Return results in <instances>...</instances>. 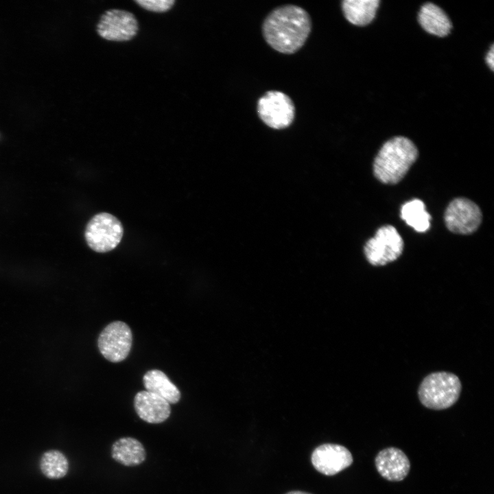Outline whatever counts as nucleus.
Returning <instances> with one entry per match:
<instances>
[{"label": "nucleus", "mask_w": 494, "mask_h": 494, "mask_svg": "<svg viewBox=\"0 0 494 494\" xmlns=\"http://www.w3.org/2000/svg\"><path fill=\"white\" fill-rule=\"evenodd\" d=\"M444 220L447 228L454 233L469 235L480 226L482 214L480 207L466 198L454 199L446 208Z\"/></svg>", "instance_id": "obj_7"}, {"label": "nucleus", "mask_w": 494, "mask_h": 494, "mask_svg": "<svg viewBox=\"0 0 494 494\" xmlns=\"http://www.w3.org/2000/svg\"><path fill=\"white\" fill-rule=\"evenodd\" d=\"M462 385L457 375L440 371L430 373L421 381L418 390L421 403L426 408L440 410L456 403Z\"/></svg>", "instance_id": "obj_3"}, {"label": "nucleus", "mask_w": 494, "mask_h": 494, "mask_svg": "<svg viewBox=\"0 0 494 494\" xmlns=\"http://www.w3.org/2000/svg\"><path fill=\"white\" fill-rule=\"evenodd\" d=\"M418 19L427 32L437 36H447L452 28L451 22L446 13L432 3H426L421 6Z\"/></svg>", "instance_id": "obj_13"}, {"label": "nucleus", "mask_w": 494, "mask_h": 494, "mask_svg": "<svg viewBox=\"0 0 494 494\" xmlns=\"http://www.w3.org/2000/svg\"><path fill=\"white\" fill-rule=\"evenodd\" d=\"M39 468L46 478L51 480L60 479L67 474L69 462L62 451L49 449L41 456Z\"/></svg>", "instance_id": "obj_18"}, {"label": "nucleus", "mask_w": 494, "mask_h": 494, "mask_svg": "<svg viewBox=\"0 0 494 494\" xmlns=\"http://www.w3.org/2000/svg\"><path fill=\"white\" fill-rule=\"evenodd\" d=\"M124 235L121 222L108 213L94 215L87 224L85 239L89 247L97 252H106L115 248Z\"/></svg>", "instance_id": "obj_4"}, {"label": "nucleus", "mask_w": 494, "mask_h": 494, "mask_svg": "<svg viewBox=\"0 0 494 494\" xmlns=\"http://www.w3.org/2000/svg\"><path fill=\"white\" fill-rule=\"evenodd\" d=\"M143 381L147 391L162 397L169 403L174 404L179 401V390L161 370L153 369L148 371L143 377Z\"/></svg>", "instance_id": "obj_15"}, {"label": "nucleus", "mask_w": 494, "mask_h": 494, "mask_svg": "<svg viewBox=\"0 0 494 494\" xmlns=\"http://www.w3.org/2000/svg\"><path fill=\"white\" fill-rule=\"evenodd\" d=\"M379 2V0H344L342 2V10L351 23L364 26L375 18Z\"/></svg>", "instance_id": "obj_16"}, {"label": "nucleus", "mask_w": 494, "mask_h": 494, "mask_svg": "<svg viewBox=\"0 0 494 494\" xmlns=\"http://www.w3.org/2000/svg\"><path fill=\"white\" fill-rule=\"evenodd\" d=\"M418 156V149L410 139L393 137L384 143L375 158L374 176L384 184L395 185L405 177Z\"/></svg>", "instance_id": "obj_2"}, {"label": "nucleus", "mask_w": 494, "mask_h": 494, "mask_svg": "<svg viewBox=\"0 0 494 494\" xmlns=\"http://www.w3.org/2000/svg\"><path fill=\"white\" fill-rule=\"evenodd\" d=\"M257 114L268 127L281 130L290 126L295 117L292 99L279 91H269L257 102Z\"/></svg>", "instance_id": "obj_6"}, {"label": "nucleus", "mask_w": 494, "mask_h": 494, "mask_svg": "<svg viewBox=\"0 0 494 494\" xmlns=\"http://www.w3.org/2000/svg\"><path fill=\"white\" fill-rule=\"evenodd\" d=\"M110 454L113 460L126 467L137 466L146 458L143 444L132 437H123L115 441Z\"/></svg>", "instance_id": "obj_14"}, {"label": "nucleus", "mask_w": 494, "mask_h": 494, "mask_svg": "<svg viewBox=\"0 0 494 494\" xmlns=\"http://www.w3.org/2000/svg\"><path fill=\"white\" fill-rule=\"evenodd\" d=\"M285 494H311L310 493L301 491H291Z\"/></svg>", "instance_id": "obj_21"}, {"label": "nucleus", "mask_w": 494, "mask_h": 494, "mask_svg": "<svg viewBox=\"0 0 494 494\" xmlns=\"http://www.w3.org/2000/svg\"><path fill=\"white\" fill-rule=\"evenodd\" d=\"M97 342L100 353L106 360L112 362H121L131 349V329L124 322H113L100 333Z\"/></svg>", "instance_id": "obj_9"}, {"label": "nucleus", "mask_w": 494, "mask_h": 494, "mask_svg": "<svg viewBox=\"0 0 494 494\" xmlns=\"http://www.w3.org/2000/svg\"><path fill=\"white\" fill-rule=\"evenodd\" d=\"M486 61L492 71L494 69V46L491 45L490 50L486 54Z\"/></svg>", "instance_id": "obj_20"}, {"label": "nucleus", "mask_w": 494, "mask_h": 494, "mask_svg": "<svg viewBox=\"0 0 494 494\" xmlns=\"http://www.w3.org/2000/svg\"><path fill=\"white\" fill-rule=\"evenodd\" d=\"M403 240L392 225L381 226L375 236L367 241L364 252L367 261L374 266H381L397 260L402 254Z\"/></svg>", "instance_id": "obj_5"}, {"label": "nucleus", "mask_w": 494, "mask_h": 494, "mask_svg": "<svg viewBox=\"0 0 494 494\" xmlns=\"http://www.w3.org/2000/svg\"><path fill=\"white\" fill-rule=\"evenodd\" d=\"M134 407L139 417L148 423H163L171 414L170 403L147 390L137 392L134 399Z\"/></svg>", "instance_id": "obj_12"}, {"label": "nucleus", "mask_w": 494, "mask_h": 494, "mask_svg": "<svg viewBox=\"0 0 494 494\" xmlns=\"http://www.w3.org/2000/svg\"><path fill=\"white\" fill-rule=\"evenodd\" d=\"M96 30L99 36L107 40L128 41L137 34L139 24L130 12L110 9L101 16Z\"/></svg>", "instance_id": "obj_8"}, {"label": "nucleus", "mask_w": 494, "mask_h": 494, "mask_svg": "<svg viewBox=\"0 0 494 494\" xmlns=\"http://www.w3.org/2000/svg\"><path fill=\"white\" fill-rule=\"evenodd\" d=\"M353 458L350 451L343 445L324 443L316 447L311 455V462L319 473L334 475L353 463Z\"/></svg>", "instance_id": "obj_10"}, {"label": "nucleus", "mask_w": 494, "mask_h": 494, "mask_svg": "<svg viewBox=\"0 0 494 494\" xmlns=\"http://www.w3.org/2000/svg\"><path fill=\"white\" fill-rule=\"evenodd\" d=\"M375 464L379 473L391 482L403 480L410 469L408 456L397 447H388L380 451L375 457Z\"/></svg>", "instance_id": "obj_11"}, {"label": "nucleus", "mask_w": 494, "mask_h": 494, "mask_svg": "<svg viewBox=\"0 0 494 494\" xmlns=\"http://www.w3.org/2000/svg\"><path fill=\"white\" fill-rule=\"evenodd\" d=\"M401 217L417 232L424 233L430 227L431 216L424 202L419 199H413L401 206Z\"/></svg>", "instance_id": "obj_17"}, {"label": "nucleus", "mask_w": 494, "mask_h": 494, "mask_svg": "<svg viewBox=\"0 0 494 494\" xmlns=\"http://www.w3.org/2000/svg\"><path fill=\"white\" fill-rule=\"evenodd\" d=\"M311 30L307 12L300 6L284 5L271 11L263 21L262 33L266 43L285 54L298 51Z\"/></svg>", "instance_id": "obj_1"}, {"label": "nucleus", "mask_w": 494, "mask_h": 494, "mask_svg": "<svg viewBox=\"0 0 494 494\" xmlns=\"http://www.w3.org/2000/svg\"><path fill=\"white\" fill-rule=\"evenodd\" d=\"M137 4L145 10L164 12L170 10L175 3L174 0H135Z\"/></svg>", "instance_id": "obj_19"}]
</instances>
